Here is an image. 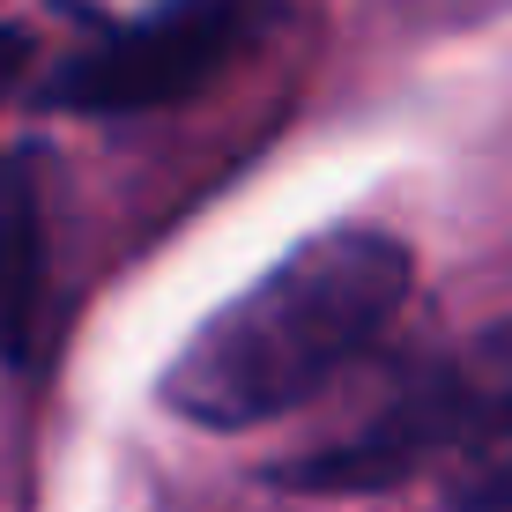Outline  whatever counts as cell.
Wrapping results in <instances>:
<instances>
[{"instance_id": "cell-4", "label": "cell", "mask_w": 512, "mask_h": 512, "mask_svg": "<svg viewBox=\"0 0 512 512\" xmlns=\"http://www.w3.org/2000/svg\"><path fill=\"white\" fill-rule=\"evenodd\" d=\"M431 468L453 512H512V320L446 357Z\"/></svg>"}, {"instance_id": "cell-3", "label": "cell", "mask_w": 512, "mask_h": 512, "mask_svg": "<svg viewBox=\"0 0 512 512\" xmlns=\"http://www.w3.org/2000/svg\"><path fill=\"white\" fill-rule=\"evenodd\" d=\"M438 409H446V357L394 364L357 401L349 431L320 438L305 461H282L290 490H394L438 453Z\"/></svg>"}, {"instance_id": "cell-6", "label": "cell", "mask_w": 512, "mask_h": 512, "mask_svg": "<svg viewBox=\"0 0 512 512\" xmlns=\"http://www.w3.org/2000/svg\"><path fill=\"white\" fill-rule=\"evenodd\" d=\"M75 23L90 30H134V23H156V15H179V8H201V0H60Z\"/></svg>"}, {"instance_id": "cell-5", "label": "cell", "mask_w": 512, "mask_h": 512, "mask_svg": "<svg viewBox=\"0 0 512 512\" xmlns=\"http://www.w3.org/2000/svg\"><path fill=\"white\" fill-rule=\"evenodd\" d=\"M38 297H45V216L30 164H0V357L23 364L38 342Z\"/></svg>"}, {"instance_id": "cell-1", "label": "cell", "mask_w": 512, "mask_h": 512, "mask_svg": "<svg viewBox=\"0 0 512 512\" xmlns=\"http://www.w3.org/2000/svg\"><path fill=\"white\" fill-rule=\"evenodd\" d=\"M409 245L386 231H320L253 290L208 312L164 372V401L201 431H253L372 357L409 297Z\"/></svg>"}, {"instance_id": "cell-2", "label": "cell", "mask_w": 512, "mask_h": 512, "mask_svg": "<svg viewBox=\"0 0 512 512\" xmlns=\"http://www.w3.org/2000/svg\"><path fill=\"white\" fill-rule=\"evenodd\" d=\"M260 8H268V0H201V8L156 15V23H134V30H97V45L60 67L52 104H67V112H104V119L186 104L193 90H208V82L253 45Z\"/></svg>"}, {"instance_id": "cell-7", "label": "cell", "mask_w": 512, "mask_h": 512, "mask_svg": "<svg viewBox=\"0 0 512 512\" xmlns=\"http://www.w3.org/2000/svg\"><path fill=\"white\" fill-rule=\"evenodd\" d=\"M23 67H30V38H23V30H8V23H0V90H8V82L23 75Z\"/></svg>"}]
</instances>
